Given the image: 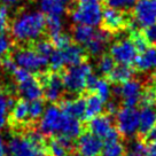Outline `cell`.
Instances as JSON below:
<instances>
[{
    "label": "cell",
    "mask_w": 156,
    "mask_h": 156,
    "mask_svg": "<svg viewBox=\"0 0 156 156\" xmlns=\"http://www.w3.org/2000/svg\"><path fill=\"white\" fill-rule=\"evenodd\" d=\"M10 32L16 41L32 44L46 32V17L41 12H23L12 22Z\"/></svg>",
    "instance_id": "cell-1"
},
{
    "label": "cell",
    "mask_w": 156,
    "mask_h": 156,
    "mask_svg": "<svg viewBox=\"0 0 156 156\" xmlns=\"http://www.w3.org/2000/svg\"><path fill=\"white\" fill-rule=\"evenodd\" d=\"M101 0H78L71 12V20L77 24L97 27L101 23Z\"/></svg>",
    "instance_id": "cell-2"
},
{
    "label": "cell",
    "mask_w": 156,
    "mask_h": 156,
    "mask_svg": "<svg viewBox=\"0 0 156 156\" xmlns=\"http://www.w3.org/2000/svg\"><path fill=\"white\" fill-rule=\"evenodd\" d=\"M8 156H46V144H38L27 134H15L6 146Z\"/></svg>",
    "instance_id": "cell-3"
},
{
    "label": "cell",
    "mask_w": 156,
    "mask_h": 156,
    "mask_svg": "<svg viewBox=\"0 0 156 156\" xmlns=\"http://www.w3.org/2000/svg\"><path fill=\"white\" fill-rule=\"evenodd\" d=\"M92 73V67L86 62L70 66L62 75L64 90L73 94H79L86 90V82Z\"/></svg>",
    "instance_id": "cell-4"
},
{
    "label": "cell",
    "mask_w": 156,
    "mask_h": 156,
    "mask_svg": "<svg viewBox=\"0 0 156 156\" xmlns=\"http://www.w3.org/2000/svg\"><path fill=\"white\" fill-rule=\"evenodd\" d=\"M12 58L17 67L25 69L30 73H43L48 66V58L37 53L31 47L16 49Z\"/></svg>",
    "instance_id": "cell-5"
},
{
    "label": "cell",
    "mask_w": 156,
    "mask_h": 156,
    "mask_svg": "<svg viewBox=\"0 0 156 156\" xmlns=\"http://www.w3.org/2000/svg\"><path fill=\"white\" fill-rule=\"evenodd\" d=\"M67 115L64 114L60 107L49 106L44 110L39 123V131L44 136H58L63 127L64 121Z\"/></svg>",
    "instance_id": "cell-6"
},
{
    "label": "cell",
    "mask_w": 156,
    "mask_h": 156,
    "mask_svg": "<svg viewBox=\"0 0 156 156\" xmlns=\"http://www.w3.org/2000/svg\"><path fill=\"white\" fill-rule=\"evenodd\" d=\"M39 82L43 87V95L51 103H55L60 101L64 91L62 76L58 73H39Z\"/></svg>",
    "instance_id": "cell-7"
},
{
    "label": "cell",
    "mask_w": 156,
    "mask_h": 156,
    "mask_svg": "<svg viewBox=\"0 0 156 156\" xmlns=\"http://www.w3.org/2000/svg\"><path fill=\"white\" fill-rule=\"evenodd\" d=\"M87 129L88 132L93 133L101 140H105V142L119 139V133L117 131V129L114 127L112 117L108 114L107 115H98V116L88 119Z\"/></svg>",
    "instance_id": "cell-8"
},
{
    "label": "cell",
    "mask_w": 156,
    "mask_h": 156,
    "mask_svg": "<svg viewBox=\"0 0 156 156\" xmlns=\"http://www.w3.org/2000/svg\"><path fill=\"white\" fill-rule=\"evenodd\" d=\"M117 131L124 136H133L139 131V112L134 107H124L116 112Z\"/></svg>",
    "instance_id": "cell-9"
},
{
    "label": "cell",
    "mask_w": 156,
    "mask_h": 156,
    "mask_svg": "<svg viewBox=\"0 0 156 156\" xmlns=\"http://www.w3.org/2000/svg\"><path fill=\"white\" fill-rule=\"evenodd\" d=\"M156 23V0H136L133 6V25L147 28Z\"/></svg>",
    "instance_id": "cell-10"
},
{
    "label": "cell",
    "mask_w": 156,
    "mask_h": 156,
    "mask_svg": "<svg viewBox=\"0 0 156 156\" xmlns=\"http://www.w3.org/2000/svg\"><path fill=\"white\" fill-rule=\"evenodd\" d=\"M138 49L134 46L131 38H123L115 41L110 47V56L118 64L131 66L134 63L138 55Z\"/></svg>",
    "instance_id": "cell-11"
},
{
    "label": "cell",
    "mask_w": 156,
    "mask_h": 156,
    "mask_svg": "<svg viewBox=\"0 0 156 156\" xmlns=\"http://www.w3.org/2000/svg\"><path fill=\"white\" fill-rule=\"evenodd\" d=\"M103 30L112 32H118L130 25V21L127 19L125 12L118 9H114L110 7H107L102 10V19H101Z\"/></svg>",
    "instance_id": "cell-12"
},
{
    "label": "cell",
    "mask_w": 156,
    "mask_h": 156,
    "mask_svg": "<svg viewBox=\"0 0 156 156\" xmlns=\"http://www.w3.org/2000/svg\"><path fill=\"white\" fill-rule=\"evenodd\" d=\"M103 142L91 132H85L78 136L77 151L80 156H99L102 151Z\"/></svg>",
    "instance_id": "cell-13"
},
{
    "label": "cell",
    "mask_w": 156,
    "mask_h": 156,
    "mask_svg": "<svg viewBox=\"0 0 156 156\" xmlns=\"http://www.w3.org/2000/svg\"><path fill=\"white\" fill-rule=\"evenodd\" d=\"M142 84L136 79H130L121 86L119 97L123 99L125 107H136L140 101V97L142 93Z\"/></svg>",
    "instance_id": "cell-14"
},
{
    "label": "cell",
    "mask_w": 156,
    "mask_h": 156,
    "mask_svg": "<svg viewBox=\"0 0 156 156\" xmlns=\"http://www.w3.org/2000/svg\"><path fill=\"white\" fill-rule=\"evenodd\" d=\"M8 119L12 126L25 127L29 124V102L24 99L16 100L10 108Z\"/></svg>",
    "instance_id": "cell-15"
},
{
    "label": "cell",
    "mask_w": 156,
    "mask_h": 156,
    "mask_svg": "<svg viewBox=\"0 0 156 156\" xmlns=\"http://www.w3.org/2000/svg\"><path fill=\"white\" fill-rule=\"evenodd\" d=\"M17 91L22 99L27 101H34L43 97V87L37 77L31 75L25 80L17 84Z\"/></svg>",
    "instance_id": "cell-16"
},
{
    "label": "cell",
    "mask_w": 156,
    "mask_h": 156,
    "mask_svg": "<svg viewBox=\"0 0 156 156\" xmlns=\"http://www.w3.org/2000/svg\"><path fill=\"white\" fill-rule=\"evenodd\" d=\"M73 149V140L63 136H53L46 145V153L49 156H67Z\"/></svg>",
    "instance_id": "cell-17"
},
{
    "label": "cell",
    "mask_w": 156,
    "mask_h": 156,
    "mask_svg": "<svg viewBox=\"0 0 156 156\" xmlns=\"http://www.w3.org/2000/svg\"><path fill=\"white\" fill-rule=\"evenodd\" d=\"M60 52H61V56L63 60L64 67L83 63L87 58V52L78 44H70L68 47L60 49Z\"/></svg>",
    "instance_id": "cell-18"
},
{
    "label": "cell",
    "mask_w": 156,
    "mask_h": 156,
    "mask_svg": "<svg viewBox=\"0 0 156 156\" xmlns=\"http://www.w3.org/2000/svg\"><path fill=\"white\" fill-rule=\"evenodd\" d=\"M134 64L141 73L156 70V46H147L144 51L139 52Z\"/></svg>",
    "instance_id": "cell-19"
},
{
    "label": "cell",
    "mask_w": 156,
    "mask_h": 156,
    "mask_svg": "<svg viewBox=\"0 0 156 156\" xmlns=\"http://www.w3.org/2000/svg\"><path fill=\"white\" fill-rule=\"evenodd\" d=\"M60 109L70 117L83 118L85 114V98L78 97L73 99L62 100L60 102Z\"/></svg>",
    "instance_id": "cell-20"
},
{
    "label": "cell",
    "mask_w": 156,
    "mask_h": 156,
    "mask_svg": "<svg viewBox=\"0 0 156 156\" xmlns=\"http://www.w3.org/2000/svg\"><path fill=\"white\" fill-rule=\"evenodd\" d=\"M156 126V109L151 106H142L139 112V132L148 134Z\"/></svg>",
    "instance_id": "cell-21"
},
{
    "label": "cell",
    "mask_w": 156,
    "mask_h": 156,
    "mask_svg": "<svg viewBox=\"0 0 156 156\" xmlns=\"http://www.w3.org/2000/svg\"><path fill=\"white\" fill-rule=\"evenodd\" d=\"M110 38V34L106 30H97L94 37L85 46V51L91 55H99L105 51Z\"/></svg>",
    "instance_id": "cell-22"
},
{
    "label": "cell",
    "mask_w": 156,
    "mask_h": 156,
    "mask_svg": "<svg viewBox=\"0 0 156 156\" xmlns=\"http://www.w3.org/2000/svg\"><path fill=\"white\" fill-rule=\"evenodd\" d=\"M71 0H39V7L43 14L61 16L70 5Z\"/></svg>",
    "instance_id": "cell-23"
},
{
    "label": "cell",
    "mask_w": 156,
    "mask_h": 156,
    "mask_svg": "<svg viewBox=\"0 0 156 156\" xmlns=\"http://www.w3.org/2000/svg\"><path fill=\"white\" fill-rule=\"evenodd\" d=\"M105 110V101L101 98H99L97 94H90L87 98H85V114L84 118L91 119L93 117L100 115Z\"/></svg>",
    "instance_id": "cell-24"
},
{
    "label": "cell",
    "mask_w": 156,
    "mask_h": 156,
    "mask_svg": "<svg viewBox=\"0 0 156 156\" xmlns=\"http://www.w3.org/2000/svg\"><path fill=\"white\" fill-rule=\"evenodd\" d=\"M132 77H133V69L131 66L127 64L115 66L107 76L108 82H112L114 84H123L132 79Z\"/></svg>",
    "instance_id": "cell-25"
},
{
    "label": "cell",
    "mask_w": 156,
    "mask_h": 156,
    "mask_svg": "<svg viewBox=\"0 0 156 156\" xmlns=\"http://www.w3.org/2000/svg\"><path fill=\"white\" fill-rule=\"evenodd\" d=\"M97 30L93 27L84 24H77L73 28V38L76 41V44L82 45V46H86V45L91 41V39L94 37Z\"/></svg>",
    "instance_id": "cell-26"
},
{
    "label": "cell",
    "mask_w": 156,
    "mask_h": 156,
    "mask_svg": "<svg viewBox=\"0 0 156 156\" xmlns=\"http://www.w3.org/2000/svg\"><path fill=\"white\" fill-rule=\"evenodd\" d=\"M15 103V100L12 97L0 95V130L4 129L8 122L10 108Z\"/></svg>",
    "instance_id": "cell-27"
},
{
    "label": "cell",
    "mask_w": 156,
    "mask_h": 156,
    "mask_svg": "<svg viewBox=\"0 0 156 156\" xmlns=\"http://www.w3.org/2000/svg\"><path fill=\"white\" fill-rule=\"evenodd\" d=\"M101 156H125V148L123 144L118 140L106 141L101 151Z\"/></svg>",
    "instance_id": "cell-28"
},
{
    "label": "cell",
    "mask_w": 156,
    "mask_h": 156,
    "mask_svg": "<svg viewBox=\"0 0 156 156\" xmlns=\"http://www.w3.org/2000/svg\"><path fill=\"white\" fill-rule=\"evenodd\" d=\"M148 151L149 148L146 142L136 139L129 145V148L125 151V156H147Z\"/></svg>",
    "instance_id": "cell-29"
},
{
    "label": "cell",
    "mask_w": 156,
    "mask_h": 156,
    "mask_svg": "<svg viewBox=\"0 0 156 156\" xmlns=\"http://www.w3.org/2000/svg\"><path fill=\"white\" fill-rule=\"evenodd\" d=\"M31 48H34L37 53H39L40 55H43L45 58H48L51 56V54L54 52L55 47L53 46V44L51 43V40H36L32 43Z\"/></svg>",
    "instance_id": "cell-30"
},
{
    "label": "cell",
    "mask_w": 156,
    "mask_h": 156,
    "mask_svg": "<svg viewBox=\"0 0 156 156\" xmlns=\"http://www.w3.org/2000/svg\"><path fill=\"white\" fill-rule=\"evenodd\" d=\"M46 30L48 31L49 37L62 32V20H61V16L47 15L46 16Z\"/></svg>",
    "instance_id": "cell-31"
},
{
    "label": "cell",
    "mask_w": 156,
    "mask_h": 156,
    "mask_svg": "<svg viewBox=\"0 0 156 156\" xmlns=\"http://www.w3.org/2000/svg\"><path fill=\"white\" fill-rule=\"evenodd\" d=\"M44 110H45V105L40 99H37V100H34V101H30V103H29V122L38 121L39 118L41 117V115L44 114Z\"/></svg>",
    "instance_id": "cell-32"
},
{
    "label": "cell",
    "mask_w": 156,
    "mask_h": 156,
    "mask_svg": "<svg viewBox=\"0 0 156 156\" xmlns=\"http://www.w3.org/2000/svg\"><path fill=\"white\" fill-rule=\"evenodd\" d=\"M114 67H115V61L109 54L101 55V58L98 61V71L103 76H108Z\"/></svg>",
    "instance_id": "cell-33"
},
{
    "label": "cell",
    "mask_w": 156,
    "mask_h": 156,
    "mask_svg": "<svg viewBox=\"0 0 156 156\" xmlns=\"http://www.w3.org/2000/svg\"><path fill=\"white\" fill-rule=\"evenodd\" d=\"M51 43L53 44L55 49H63L68 47L70 44H73V38L69 34L60 32L54 36H51Z\"/></svg>",
    "instance_id": "cell-34"
},
{
    "label": "cell",
    "mask_w": 156,
    "mask_h": 156,
    "mask_svg": "<svg viewBox=\"0 0 156 156\" xmlns=\"http://www.w3.org/2000/svg\"><path fill=\"white\" fill-rule=\"evenodd\" d=\"M136 0H105L107 7L114 8V9L127 12L133 8Z\"/></svg>",
    "instance_id": "cell-35"
},
{
    "label": "cell",
    "mask_w": 156,
    "mask_h": 156,
    "mask_svg": "<svg viewBox=\"0 0 156 156\" xmlns=\"http://www.w3.org/2000/svg\"><path fill=\"white\" fill-rule=\"evenodd\" d=\"M139 102H141L142 106H151V107H154L156 105V88L155 87L144 88Z\"/></svg>",
    "instance_id": "cell-36"
},
{
    "label": "cell",
    "mask_w": 156,
    "mask_h": 156,
    "mask_svg": "<svg viewBox=\"0 0 156 156\" xmlns=\"http://www.w3.org/2000/svg\"><path fill=\"white\" fill-rule=\"evenodd\" d=\"M9 28V12L7 6H0V34H5Z\"/></svg>",
    "instance_id": "cell-37"
},
{
    "label": "cell",
    "mask_w": 156,
    "mask_h": 156,
    "mask_svg": "<svg viewBox=\"0 0 156 156\" xmlns=\"http://www.w3.org/2000/svg\"><path fill=\"white\" fill-rule=\"evenodd\" d=\"M131 40L133 41V44H134V46L136 47L138 52L144 51V49L147 47V45H148L147 44V41H146V39H145V37H144L141 34L136 32V31H132Z\"/></svg>",
    "instance_id": "cell-38"
},
{
    "label": "cell",
    "mask_w": 156,
    "mask_h": 156,
    "mask_svg": "<svg viewBox=\"0 0 156 156\" xmlns=\"http://www.w3.org/2000/svg\"><path fill=\"white\" fill-rule=\"evenodd\" d=\"M10 48H12L10 39L5 34H0V60L6 55H8Z\"/></svg>",
    "instance_id": "cell-39"
},
{
    "label": "cell",
    "mask_w": 156,
    "mask_h": 156,
    "mask_svg": "<svg viewBox=\"0 0 156 156\" xmlns=\"http://www.w3.org/2000/svg\"><path fill=\"white\" fill-rule=\"evenodd\" d=\"M142 36L146 39L147 44L151 45V46H156V23L145 28Z\"/></svg>",
    "instance_id": "cell-40"
},
{
    "label": "cell",
    "mask_w": 156,
    "mask_h": 156,
    "mask_svg": "<svg viewBox=\"0 0 156 156\" xmlns=\"http://www.w3.org/2000/svg\"><path fill=\"white\" fill-rule=\"evenodd\" d=\"M0 64H1V67L4 68V70H6L7 73H12L15 69L17 68L15 61L13 60L12 56H9V55H6V56H4V58H1V60H0Z\"/></svg>",
    "instance_id": "cell-41"
},
{
    "label": "cell",
    "mask_w": 156,
    "mask_h": 156,
    "mask_svg": "<svg viewBox=\"0 0 156 156\" xmlns=\"http://www.w3.org/2000/svg\"><path fill=\"white\" fill-rule=\"evenodd\" d=\"M106 110H107L108 115H114V114H116L117 110H118V105H117L115 101H107Z\"/></svg>",
    "instance_id": "cell-42"
},
{
    "label": "cell",
    "mask_w": 156,
    "mask_h": 156,
    "mask_svg": "<svg viewBox=\"0 0 156 156\" xmlns=\"http://www.w3.org/2000/svg\"><path fill=\"white\" fill-rule=\"evenodd\" d=\"M6 155V144L4 138L0 136V156H5Z\"/></svg>",
    "instance_id": "cell-43"
},
{
    "label": "cell",
    "mask_w": 156,
    "mask_h": 156,
    "mask_svg": "<svg viewBox=\"0 0 156 156\" xmlns=\"http://www.w3.org/2000/svg\"><path fill=\"white\" fill-rule=\"evenodd\" d=\"M147 136H148V138H149V140H151V142L156 141V126L154 127V129H153V130H151Z\"/></svg>",
    "instance_id": "cell-44"
},
{
    "label": "cell",
    "mask_w": 156,
    "mask_h": 156,
    "mask_svg": "<svg viewBox=\"0 0 156 156\" xmlns=\"http://www.w3.org/2000/svg\"><path fill=\"white\" fill-rule=\"evenodd\" d=\"M19 0H0V2H2L5 6H10V5H15Z\"/></svg>",
    "instance_id": "cell-45"
},
{
    "label": "cell",
    "mask_w": 156,
    "mask_h": 156,
    "mask_svg": "<svg viewBox=\"0 0 156 156\" xmlns=\"http://www.w3.org/2000/svg\"><path fill=\"white\" fill-rule=\"evenodd\" d=\"M151 80H153V83L155 84V86H156V70H154V73L151 75Z\"/></svg>",
    "instance_id": "cell-46"
},
{
    "label": "cell",
    "mask_w": 156,
    "mask_h": 156,
    "mask_svg": "<svg viewBox=\"0 0 156 156\" xmlns=\"http://www.w3.org/2000/svg\"><path fill=\"white\" fill-rule=\"evenodd\" d=\"M149 151H155V153H156V141H154L153 144H151V148H149Z\"/></svg>",
    "instance_id": "cell-47"
},
{
    "label": "cell",
    "mask_w": 156,
    "mask_h": 156,
    "mask_svg": "<svg viewBox=\"0 0 156 156\" xmlns=\"http://www.w3.org/2000/svg\"><path fill=\"white\" fill-rule=\"evenodd\" d=\"M147 156H156V153H155V151H148V154H147Z\"/></svg>",
    "instance_id": "cell-48"
}]
</instances>
